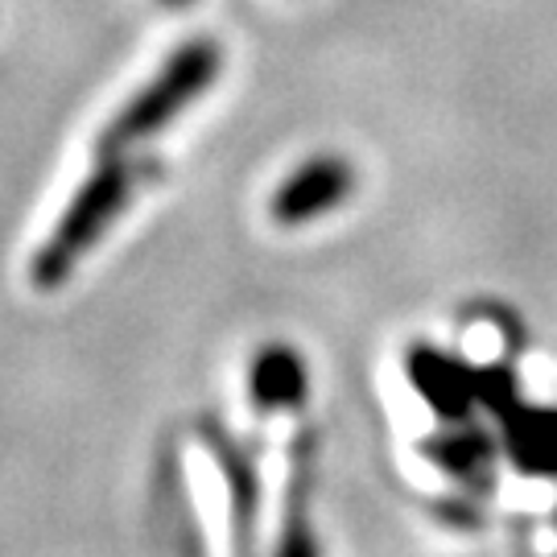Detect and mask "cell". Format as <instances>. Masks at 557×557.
I'll return each instance as SVG.
<instances>
[{"label": "cell", "mask_w": 557, "mask_h": 557, "mask_svg": "<svg viewBox=\"0 0 557 557\" xmlns=\"http://www.w3.org/2000/svg\"><path fill=\"white\" fill-rule=\"evenodd\" d=\"M409 376H413L418 393L438 409L442 418H455V421L467 418V409L475 405L479 384L458 368L455 359L438 356V351L418 347V351L409 356Z\"/></svg>", "instance_id": "5"}, {"label": "cell", "mask_w": 557, "mask_h": 557, "mask_svg": "<svg viewBox=\"0 0 557 557\" xmlns=\"http://www.w3.org/2000/svg\"><path fill=\"white\" fill-rule=\"evenodd\" d=\"M211 450L220 458L227 492H232V520H236V557H257V508L260 483L248 455H239L236 442H227L220 430H211Z\"/></svg>", "instance_id": "4"}, {"label": "cell", "mask_w": 557, "mask_h": 557, "mask_svg": "<svg viewBox=\"0 0 557 557\" xmlns=\"http://www.w3.org/2000/svg\"><path fill=\"white\" fill-rule=\"evenodd\" d=\"M165 4H186V0H165Z\"/></svg>", "instance_id": "10"}, {"label": "cell", "mask_w": 557, "mask_h": 557, "mask_svg": "<svg viewBox=\"0 0 557 557\" xmlns=\"http://www.w3.org/2000/svg\"><path fill=\"white\" fill-rule=\"evenodd\" d=\"M133 199V170L124 153L100 158V165L87 174L75 199L62 207L59 223L50 227V236L41 239L29 264V281L38 289H59L62 281L79 269V260L100 244V236L120 220V211Z\"/></svg>", "instance_id": "1"}, {"label": "cell", "mask_w": 557, "mask_h": 557, "mask_svg": "<svg viewBox=\"0 0 557 557\" xmlns=\"http://www.w3.org/2000/svg\"><path fill=\"white\" fill-rule=\"evenodd\" d=\"M434 450L430 455L438 458L442 467H450V471H458V475H467V471H475L483 458L492 455V446H487V438L483 434H471V430H462V434H450V438H438L430 442Z\"/></svg>", "instance_id": "9"}, {"label": "cell", "mask_w": 557, "mask_h": 557, "mask_svg": "<svg viewBox=\"0 0 557 557\" xmlns=\"http://www.w3.org/2000/svg\"><path fill=\"white\" fill-rule=\"evenodd\" d=\"M248 393L257 409H298L306 400V363L294 347L273 343L264 347L252 363V380H248Z\"/></svg>", "instance_id": "6"}, {"label": "cell", "mask_w": 557, "mask_h": 557, "mask_svg": "<svg viewBox=\"0 0 557 557\" xmlns=\"http://www.w3.org/2000/svg\"><path fill=\"white\" fill-rule=\"evenodd\" d=\"M508 450L529 471H557V409L517 413L508 425Z\"/></svg>", "instance_id": "7"}, {"label": "cell", "mask_w": 557, "mask_h": 557, "mask_svg": "<svg viewBox=\"0 0 557 557\" xmlns=\"http://www.w3.org/2000/svg\"><path fill=\"white\" fill-rule=\"evenodd\" d=\"M351 186H356L351 161L331 158V153H326V158H310L306 165H298L289 178L281 182L273 202H269V211H273V220L285 223V227H298V223H310V220H319V215H326L338 202H347Z\"/></svg>", "instance_id": "3"}, {"label": "cell", "mask_w": 557, "mask_h": 557, "mask_svg": "<svg viewBox=\"0 0 557 557\" xmlns=\"http://www.w3.org/2000/svg\"><path fill=\"white\" fill-rule=\"evenodd\" d=\"M220 66L223 54L211 38H195L186 41L182 50H174L170 59L161 62L158 75L145 83L100 133V158H116V153L133 149L140 140L158 137L165 124H174L215 83Z\"/></svg>", "instance_id": "2"}, {"label": "cell", "mask_w": 557, "mask_h": 557, "mask_svg": "<svg viewBox=\"0 0 557 557\" xmlns=\"http://www.w3.org/2000/svg\"><path fill=\"white\" fill-rule=\"evenodd\" d=\"M277 557H319V545H314V533H310V517L301 508V458L298 471H294V504H289V517H285V529H281Z\"/></svg>", "instance_id": "8"}]
</instances>
